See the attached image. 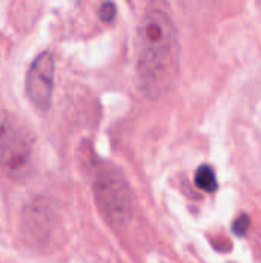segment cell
<instances>
[{
  "instance_id": "1",
  "label": "cell",
  "mask_w": 261,
  "mask_h": 263,
  "mask_svg": "<svg viewBox=\"0 0 261 263\" xmlns=\"http://www.w3.org/2000/svg\"><path fill=\"white\" fill-rule=\"evenodd\" d=\"M137 68L142 85L158 94L171 80L175 66L177 39L172 20L160 9L148 11L138 26Z\"/></svg>"
},
{
  "instance_id": "2",
  "label": "cell",
  "mask_w": 261,
  "mask_h": 263,
  "mask_svg": "<svg viewBox=\"0 0 261 263\" xmlns=\"http://www.w3.org/2000/svg\"><path fill=\"white\" fill-rule=\"evenodd\" d=\"M34 137L17 116L0 111V166L8 174L25 173L32 156Z\"/></svg>"
},
{
  "instance_id": "3",
  "label": "cell",
  "mask_w": 261,
  "mask_h": 263,
  "mask_svg": "<svg viewBox=\"0 0 261 263\" xmlns=\"http://www.w3.org/2000/svg\"><path fill=\"white\" fill-rule=\"evenodd\" d=\"M94 193L105 217L114 225L128 222L132 213L131 193L123 176L111 166H103L95 173Z\"/></svg>"
},
{
  "instance_id": "4",
  "label": "cell",
  "mask_w": 261,
  "mask_h": 263,
  "mask_svg": "<svg viewBox=\"0 0 261 263\" xmlns=\"http://www.w3.org/2000/svg\"><path fill=\"white\" fill-rule=\"evenodd\" d=\"M55 62L51 52L45 51L34 59L26 74V94L40 111H48L54 89Z\"/></svg>"
},
{
  "instance_id": "5",
  "label": "cell",
  "mask_w": 261,
  "mask_h": 263,
  "mask_svg": "<svg viewBox=\"0 0 261 263\" xmlns=\"http://www.w3.org/2000/svg\"><path fill=\"white\" fill-rule=\"evenodd\" d=\"M195 185L206 191V193H214L217 190V177L214 170L209 165H202L197 173H195Z\"/></svg>"
},
{
  "instance_id": "6",
  "label": "cell",
  "mask_w": 261,
  "mask_h": 263,
  "mask_svg": "<svg viewBox=\"0 0 261 263\" xmlns=\"http://www.w3.org/2000/svg\"><path fill=\"white\" fill-rule=\"evenodd\" d=\"M100 18L105 22H111L115 15V6L112 3H103L100 8Z\"/></svg>"
},
{
  "instance_id": "7",
  "label": "cell",
  "mask_w": 261,
  "mask_h": 263,
  "mask_svg": "<svg viewBox=\"0 0 261 263\" xmlns=\"http://www.w3.org/2000/svg\"><path fill=\"white\" fill-rule=\"evenodd\" d=\"M248 227H249V219H248L246 216H243V217H240V219L234 223V233H235L237 236H245Z\"/></svg>"
}]
</instances>
